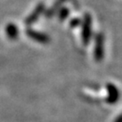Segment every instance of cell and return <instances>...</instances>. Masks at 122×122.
Here are the masks:
<instances>
[{
	"label": "cell",
	"mask_w": 122,
	"mask_h": 122,
	"mask_svg": "<svg viewBox=\"0 0 122 122\" xmlns=\"http://www.w3.org/2000/svg\"><path fill=\"white\" fill-rule=\"evenodd\" d=\"M92 36V17L91 14L86 13L81 21V41L83 45H88Z\"/></svg>",
	"instance_id": "obj_1"
},
{
	"label": "cell",
	"mask_w": 122,
	"mask_h": 122,
	"mask_svg": "<svg viewBox=\"0 0 122 122\" xmlns=\"http://www.w3.org/2000/svg\"><path fill=\"white\" fill-rule=\"evenodd\" d=\"M95 43H94V59L96 61H101L104 58V44H105V37L104 35L99 32L98 34L95 35Z\"/></svg>",
	"instance_id": "obj_2"
},
{
	"label": "cell",
	"mask_w": 122,
	"mask_h": 122,
	"mask_svg": "<svg viewBox=\"0 0 122 122\" xmlns=\"http://www.w3.org/2000/svg\"><path fill=\"white\" fill-rule=\"evenodd\" d=\"M25 35L30 38V39L34 40L35 42L41 44H47L50 43V36L44 33L39 32V31L34 30L33 28H26Z\"/></svg>",
	"instance_id": "obj_3"
},
{
	"label": "cell",
	"mask_w": 122,
	"mask_h": 122,
	"mask_svg": "<svg viewBox=\"0 0 122 122\" xmlns=\"http://www.w3.org/2000/svg\"><path fill=\"white\" fill-rule=\"evenodd\" d=\"M45 12V5H44V3H39V4L36 5V7L34 9V11L26 17V19L25 20V24L27 26L32 25L33 24H35L38 18L44 14Z\"/></svg>",
	"instance_id": "obj_4"
},
{
	"label": "cell",
	"mask_w": 122,
	"mask_h": 122,
	"mask_svg": "<svg viewBox=\"0 0 122 122\" xmlns=\"http://www.w3.org/2000/svg\"><path fill=\"white\" fill-rule=\"evenodd\" d=\"M106 89L108 92V96L105 99V101L108 104H115L117 103L120 98V92L118 89L113 83H107Z\"/></svg>",
	"instance_id": "obj_5"
},
{
	"label": "cell",
	"mask_w": 122,
	"mask_h": 122,
	"mask_svg": "<svg viewBox=\"0 0 122 122\" xmlns=\"http://www.w3.org/2000/svg\"><path fill=\"white\" fill-rule=\"evenodd\" d=\"M5 35L10 40H15L19 36V29L14 23H9L5 26Z\"/></svg>",
	"instance_id": "obj_6"
},
{
	"label": "cell",
	"mask_w": 122,
	"mask_h": 122,
	"mask_svg": "<svg viewBox=\"0 0 122 122\" xmlns=\"http://www.w3.org/2000/svg\"><path fill=\"white\" fill-rule=\"evenodd\" d=\"M67 1H68V0H57L56 2L52 5V7H50L46 12H44L45 17H47V18L52 17V16L54 15V14H56L57 12L62 7L61 5L64 4L65 2H67Z\"/></svg>",
	"instance_id": "obj_7"
},
{
	"label": "cell",
	"mask_w": 122,
	"mask_h": 122,
	"mask_svg": "<svg viewBox=\"0 0 122 122\" xmlns=\"http://www.w3.org/2000/svg\"><path fill=\"white\" fill-rule=\"evenodd\" d=\"M58 18H59V20L60 21H64L66 20L67 18L69 17V15H70V9L68 8V7H65V6H63V7H61L59 11H58Z\"/></svg>",
	"instance_id": "obj_8"
},
{
	"label": "cell",
	"mask_w": 122,
	"mask_h": 122,
	"mask_svg": "<svg viewBox=\"0 0 122 122\" xmlns=\"http://www.w3.org/2000/svg\"><path fill=\"white\" fill-rule=\"evenodd\" d=\"M81 25V20L79 17H74L70 21V26L71 28H76Z\"/></svg>",
	"instance_id": "obj_9"
},
{
	"label": "cell",
	"mask_w": 122,
	"mask_h": 122,
	"mask_svg": "<svg viewBox=\"0 0 122 122\" xmlns=\"http://www.w3.org/2000/svg\"><path fill=\"white\" fill-rule=\"evenodd\" d=\"M114 122H122V114L121 115H119L118 118L115 119V121Z\"/></svg>",
	"instance_id": "obj_10"
}]
</instances>
